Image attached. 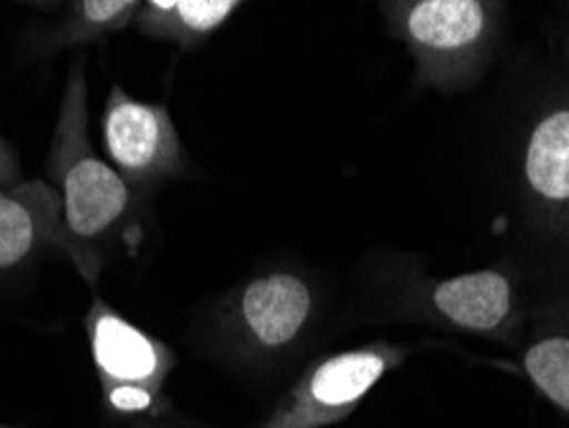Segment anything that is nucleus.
Returning a JSON list of instances; mask_svg holds the SVG:
<instances>
[{"label":"nucleus","instance_id":"1","mask_svg":"<svg viewBox=\"0 0 569 428\" xmlns=\"http://www.w3.org/2000/svg\"><path fill=\"white\" fill-rule=\"evenodd\" d=\"M47 182L52 185L60 208L62 251L90 288H96L108 251L127 229L137 190L90 145L88 82L82 60H74L67 72L60 116L49 147Z\"/></svg>","mask_w":569,"mask_h":428},{"label":"nucleus","instance_id":"2","mask_svg":"<svg viewBox=\"0 0 569 428\" xmlns=\"http://www.w3.org/2000/svg\"><path fill=\"white\" fill-rule=\"evenodd\" d=\"M516 196L549 292L569 290V64L562 60L543 67L526 106L516 149Z\"/></svg>","mask_w":569,"mask_h":428},{"label":"nucleus","instance_id":"3","mask_svg":"<svg viewBox=\"0 0 569 428\" xmlns=\"http://www.w3.org/2000/svg\"><path fill=\"white\" fill-rule=\"evenodd\" d=\"M318 321V292L303 272L264 270L237 285L206 329L208 355L244 375L270 377L306 351Z\"/></svg>","mask_w":569,"mask_h":428},{"label":"nucleus","instance_id":"4","mask_svg":"<svg viewBox=\"0 0 569 428\" xmlns=\"http://www.w3.org/2000/svg\"><path fill=\"white\" fill-rule=\"evenodd\" d=\"M506 8L490 0H390L380 13L385 31L411 54L416 90L462 92L496 57Z\"/></svg>","mask_w":569,"mask_h":428},{"label":"nucleus","instance_id":"5","mask_svg":"<svg viewBox=\"0 0 569 428\" xmlns=\"http://www.w3.org/2000/svg\"><path fill=\"white\" fill-rule=\"evenodd\" d=\"M396 313L462 337L490 339L518 351L533 308L523 296V275L516 267H488L455 277L396 275L390 290Z\"/></svg>","mask_w":569,"mask_h":428},{"label":"nucleus","instance_id":"6","mask_svg":"<svg viewBox=\"0 0 569 428\" xmlns=\"http://www.w3.org/2000/svg\"><path fill=\"white\" fill-rule=\"evenodd\" d=\"M90 357L106 414L116 418H159L170 414L167 380L178 357L98 296L86 313Z\"/></svg>","mask_w":569,"mask_h":428},{"label":"nucleus","instance_id":"7","mask_svg":"<svg viewBox=\"0 0 569 428\" xmlns=\"http://www.w3.org/2000/svg\"><path fill=\"white\" fill-rule=\"evenodd\" d=\"M411 351L408 344L372 341L316 359L259 428H329L349 421L375 385L403 365Z\"/></svg>","mask_w":569,"mask_h":428},{"label":"nucleus","instance_id":"8","mask_svg":"<svg viewBox=\"0 0 569 428\" xmlns=\"http://www.w3.org/2000/svg\"><path fill=\"white\" fill-rule=\"evenodd\" d=\"M100 139L108 165L137 192H147L186 170V149L164 106L144 103L121 86L108 92Z\"/></svg>","mask_w":569,"mask_h":428},{"label":"nucleus","instance_id":"9","mask_svg":"<svg viewBox=\"0 0 569 428\" xmlns=\"http://www.w3.org/2000/svg\"><path fill=\"white\" fill-rule=\"evenodd\" d=\"M47 251H62L60 208L47 180L0 188V275L27 270Z\"/></svg>","mask_w":569,"mask_h":428},{"label":"nucleus","instance_id":"10","mask_svg":"<svg viewBox=\"0 0 569 428\" xmlns=\"http://www.w3.org/2000/svg\"><path fill=\"white\" fill-rule=\"evenodd\" d=\"M518 362L539 396L569 421V290L547 292L533 306Z\"/></svg>","mask_w":569,"mask_h":428},{"label":"nucleus","instance_id":"11","mask_svg":"<svg viewBox=\"0 0 569 428\" xmlns=\"http://www.w3.org/2000/svg\"><path fill=\"white\" fill-rule=\"evenodd\" d=\"M239 8V0H147L131 27L141 37L190 52L223 29Z\"/></svg>","mask_w":569,"mask_h":428},{"label":"nucleus","instance_id":"12","mask_svg":"<svg viewBox=\"0 0 569 428\" xmlns=\"http://www.w3.org/2000/svg\"><path fill=\"white\" fill-rule=\"evenodd\" d=\"M139 8V0H80L67 8L54 27L33 33L29 49L39 57H49L60 49L100 44L113 33L129 29Z\"/></svg>","mask_w":569,"mask_h":428},{"label":"nucleus","instance_id":"13","mask_svg":"<svg viewBox=\"0 0 569 428\" xmlns=\"http://www.w3.org/2000/svg\"><path fill=\"white\" fill-rule=\"evenodd\" d=\"M21 180V159L0 133V188H13Z\"/></svg>","mask_w":569,"mask_h":428},{"label":"nucleus","instance_id":"14","mask_svg":"<svg viewBox=\"0 0 569 428\" xmlns=\"http://www.w3.org/2000/svg\"><path fill=\"white\" fill-rule=\"evenodd\" d=\"M129 428H203V426H196V424H180V421H170L167 416H159V418H144V421H137L131 424Z\"/></svg>","mask_w":569,"mask_h":428},{"label":"nucleus","instance_id":"15","mask_svg":"<svg viewBox=\"0 0 569 428\" xmlns=\"http://www.w3.org/2000/svg\"><path fill=\"white\" fill-rule=\"evenodd\" d=\"M559 60L569 64V6H567V29H565V44L559 49Z\"/></svg>","mask_w":569,"mask_h":428},{"label":"nucleus","instance_id":"16","mask_svg":"<svg viewBox=\"0 0 569 428\" xmlns=\"http://www.w3.org/2000/svg\"><path fill=\"white\" fill-rule=\"evenodd\" d=\"M0 428H19V426H11V424H0Z\"/></svg>","mask_w":569,"mask_h":428}]
</instances>
